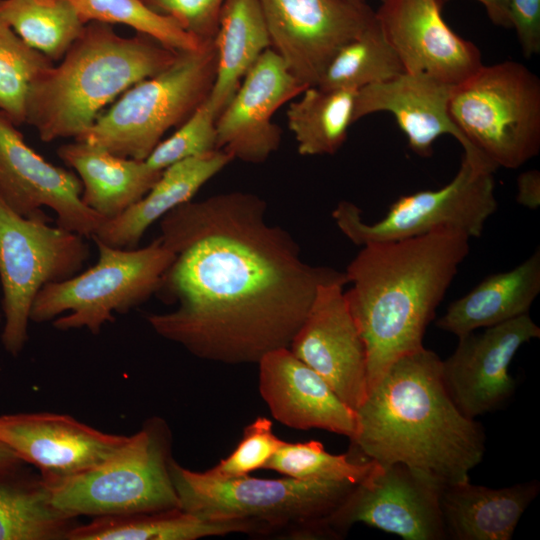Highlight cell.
<instances>
[{
	"mask_svg": "<svg viewBox=\"0 0 540 540\" xmlns=\"http://www.w3.org/2000/svg\"><path fill=\"white\" fill-rule=\"evenodd\" d=\"M450 115L466 139L464 155L516 169L540 150V80L524 64L482 65L452 87Z\"/></svg>",
	"mask_w": 540,
	"mask_h": 540,
	"instance_id": "cell-6",
	"label": "cell"
},
{
	"mask_svg": "<svg viewBox=\"0 0 540 540\" xmlns=\"http://www.w3.org/2000/svg\"><path fill=\"white\" fill-rule=\"evenodd\" d=\"M232 161L229 153L216 149L168 166L143 198L120 216L105 220L92 238L115 248H137L148 227L191 201L205 183Z\"/></svg>",
	"mask_w": 540,
	"mask_h": 540,
	"instance_id": "cell-22",
	"label": "cell"
},
{
	"mask_svg": "<svg viewBox=\"0 0 540 540\" xmlns=\"http://www.w3.org/2000/svg\"><path fill=\"white\" fill-rule=\"evenodd\" d=\"M178 52L148 35L123 37L110 24L89 22L60 64L31 82L25 124L34 127L43 142L76 139L106 105L168 68Z\"/></svg>",
	"mask_w": 540,
	"mask_h": 540,
	"instance_id": "cell-4",
	"label": "cell"
},
{
	"mask_svg": "<svg viewBox=\"0 0 540 540\" xmlns=\"http://www.w3.org/2000/svg\"><path fill=\"white\" fill-rule=\"evenodd\" d=\"M376 462L351 459L349 454H331L319 441L283 442L264 469L299 480L336 481L359 484L375 468Z\"/></svg>",
	"mask_w": 540,
	"mask_h": 540,
	"instance_id": "cell-32",
	"label": "cell"
},
{
	"mask_svg": "<svg viewBox=\"0 0 540 540\" xmlns=\"http://www.w3.org/2000/svg\"><path fill=\"white\" fill-rule=\"evenodd\" d=\"M451 85L423 73L403 72L368 85L356 93L354 121L377 112L391 113L405 134L410 149L429 157L438 137L449 134L462 146L469 145L449 112Z\"/></svg>",
	"mask_w": 540,
	"mask_h": 540,
	"instance_id": "cell-21",
	"label": "cell"
},
{
	"mask_svg": "<svg viewBox=\"0 0 540 540\" xmlns=\"http://www.w3.org/2000/svg\"><path fill=\"white\" fill-rule=\"evenodd\" d=\"M282 58L267 49L249 69L234 96L217 117V148L233 160L261 164L281 144L275 112L304 89Z\"/></svg>",
	"mask_w": 540,
	"mask_h": 540,
	"instance_id": "cell-17",
	"label": "cell"
},
{
	"mask_svg": "<svg viewBox=\"0 0 540 540\" xmlns=\"http://www.w3.org/2000/svg\"><path fill=\"white\" fill-rule=\"evenodd\" d=\"M24 462L9 447L0 442V472H11L23 467Z\"/></svg>",
	"mask_w": 540,
	"mask_h": 540,
	"instance_id": "cell-41",
	"label": "cell"
},
{
	"mask_svg": "<svg viewBox=\"0 0 540 540\" xmlns=\"http://www.w3.org/2000/svg\"><path fill=\"white\" fill-rule=\"evenodd\" d=\"M214 44L216 76L208 101L218 117L249 69L271 48L260 0H225Z\"/></svg>",
	"mask_w": 540,
	"mask_h": 540,
	"instance_id": "cell-26",
	"label": "cell"
},
{
	"mask_svg": "<svg viewBox=\"0 0 540 540\" xmlns=\"http://www.w3.org/2000/svg\"><path fill=\"white\" fill-rule=\"evenodd\" d=\"M0 20L53 62L64 57L85 26L68 0H0Z\"/></svg>",
	"mask_w": 540,
	"mask_h": 540,
	"instance_id": "cell-30",
	"label": "cell"
},
{
	"mask_svg": "<svg viewBox=\"0 0 540 540\" xmlns=\"http://www.w3.org/2000/svg\"><path fill=\"white\" fill-rule=\"evenodd\" d=\"M54 62L29 46L0 20V111L15 125L25 124L31 82Z\"/></svg>",
	"mask_w": 540,
	"mask_h": 540,
	"instance_id": "cell-34",
	"label": "cell"
},
{
	"mask_svg": "<svg viewBox=\"0 0 540 540\" xmlns=\"http://www.w3.org/2000/svg\"><path fill=\"white\" fill-rule=\"evenodd\" d=\"M84 24H123L148 35L174 51L194 50L204 43L184 31L174 20L161 16L141 0H68Z\"/></svg>",
	"mask_w": 540,
	"mask_h": 540,
	"instance_id": "cell-33",
	"label": "cell"
},
{
	"mask_svg": "<svg viewBox=\"0 0 540 540\" xmlns=\"http://www.w3.org/2000/svg\"><path fill=\"white\" fill-rule=\"evenodd\" d=\"M257 364L259 392L275 420L294 429L317 428L354 437L356 411L289 348L273 350Z\"/></svg>",
	"mask_w": 540,
	"mask_h": 540,
	"instance_id": "cell-20",
	"label": "cell"
},
{
	"mask_svg": "<svg viewBox=\"0 0 540 540\" xmlns=\"http://www.w3.org/2000/svg\"><path fill=\"white\" fill-rule=\"evenodd\" d=\"M84 238L50 226L49 220L20 216L0 197L1 342L12 356L20 354L28 340L30 311L38 292L78 274L88 260Z\"/></svg>",
	"mask_w": 540,
	"mask_h": 540,
	"instance_id": "cell-10",
	"label": "cell"
},
{
	"mask_svg": "<svg viewBox=\"0 0 540 540\" xmlns=\"http://www.w3.org/2000/svg\"><path fill=\"white\" fill-rule=\"evenodd\" d=\"M511 28L517 34L522 53L530 58L540 53V0H511Z\"/></svg>",
	"mask_w": 540,
	"mask_h": 540,
	"instance_id": "cell-38",
	"label": "cell"
},
{
	"mask_svg": "<svg viewBox=\"0 0 540 540\" xmlns=\"http://www.w3.org/2000/svg\"><path fill=\"white\" fill-rule=\"evenodd\" d=\"M441 362L425 347L396 360L356 410L350 441L362 458L403 464L444 487L469 480L485 434L451 399Z\"/></svg>",
	"mask_w": 540,
	"mask_h": 540,
	"instance_id": "cell-2",
	"label": "cell"
},
{
	"mask_svg": "<svg viewBox=\"0 0 540 540\" xmlns=\"http://www.w3.org/2000/svg\"><path fill=\"white\" fill-rule=\"evenodd\" d=\"M244 533L254 536L251 524L210 521L181 508L123 515L93 517L75 525L66 540H197Z\"/></svg>",
	"mask_w": 540,
	"mask_h": 540,
	"instance_id": "cell-27",
	"label": "cell"
},
{
	"mask_svg": "<svg viewBox=\"0 0 540 540\" xmlns=\"http://www.w3.org/2000/svg\"><path fill=\"white\" fill-rule=\"evenodd\" d=\"M346 284L335 281L318 287L289 349L356 411L368 392L367 357L345 296Z\"/></svg>",
	"mask_w": 540,
	"mask_h": 540,
	"instance_id": "cell-15",
	"label": "cell"
},
{
	"mask_svg": "<svg viewBox=\"0 0 540 540\" xmlns=\"http://www.w3.org/2000/svg\"><path fill=\"white\" fill-rule=\"evenodd\" d=\"M540 292V250L515 268L490 275L453 301L436 326L458 338L528 314Z\"/></svg>",
	"mask_w": 540,
	"mask_h": 540,
	"instance_id": "cell-25",
	"label": "cell"
},
{
	"mask_svg": "<svg viewBox=\"0 0 540 540\" xmlns=\"http://www.w3.org/2000/svg\"><path fill=\"white\" fill-rule=\"evenodd\" d=\"M217 116L208 98L167 139L162 140L145 159L153 170L163 171L168 166L217 148Z\"/></svg>",
	"mask_w": 540,
	"mask_h": 540,
	"instance_id": "cell-35",
	"label": "cell"
},
{
	"mask_svg": "<svg viewBox=\"0 0 540 540\" xmlns=\"http://www.w3.org/2000/svg\"><path fill=\"white\" fill-rule=\"evenodd\" d=\"M517 202L529 209L540 206V172L529 170L521 173L517 178Z\"/></svg>",
	"mask_w": 540,
	"mask_h": 540,
	"instance_id": "cell-39",
	"label": "cell"
},
{
	"mask_svg": "<svg viewBox=\"0 0 540 540\" xmlns=\"http://www.w3.org/2000/svg\"><path fill=\"white\" fill-rule=\"evenodd\" d=\"M403 72L402 63L375 16L357 37L336 52L316 86L326 90L358 91Z\"/></svg>",
	"mask_w": 540,
	"mask_h": 540,
	"instance_id": "cell-31",
	"label": "cell"
},
{
	"mask_svg": "<svg viewBox=\"0 0 540 540\" xmlns=\"http://www.w3.org/2000/svg\"><path fill=\"white\" fill-rule=\"evenodd\" d=\"M495 171L485 162L463 154L460 168L448 184L399 197L381 220L366 223L360 208L349 201H341L332 217L339 230L360 247L440 229L458 230L478 238L498 206Z\"/></svg>",
	"mask_w": 540,
	"mask_h": 540,
	"instance_id": "cell-11",
	"label": "cell"
},
{
	"mask_svg": "<svg viewBox=\"0 0 540 540\" xmlns=\"http://www.w3.org/2000/svg\"><path fill=\"white\" fill-rule=\"evenodd\" d=\"M469 240L464 232L440 229L366 244L349 263L345 296L366 348L368 390L396 360L424 347L426 327L468 255Z\"/></svg>",
	"mask_w": 540,
	"mask_h": 540,
	"instance_id": "cell-3",
	"label": "cell"
},
{
	"mask_svg": "<svg viewBox=\"0 0 540 540\" xmlns=\"http://www.w3.org/2000/svg\"><path fill=\"white\" fill-rule=\"evenodd\" d=\"M283 442L274 434L272 422L259 416L244 427L242 438L235 449L206 472L217 478L249 475L264 469Z\"/></svg>",
	"mask_w": 540,
	"mask_h": 540,
	"instance_id": "cell-36",
	"label": "cell"
},
{
	"mask_svg": "<svg viewBox=\"0 0 540 540\" xmlns=\"http://www.w3.org/2000/svg\"><path fill=\"white\" fill-rule=\"evenodd\" d=\"M444 2L448 0H443ZM483 4L490 20L504 28H511L509 7L511 0H477Z\"/></svg>",
	"mask_w": 540,
	"mask_h": 540,
	"instance_id": "cell-40",
	"label": "cell"
},
{
	"mask_svg": "<svg viewBox=\"0 0 540 540\" xmlns=\"http://www.w3.org/2000/svg\"><path fill=\"white\" fill-rule=\"evenodd\" d=\"M82 190L75 173L36 153L0 111V197L11 210L50 221L42 210L46 206L55 212L57 226L92 238L106 219L82 202Z\"/></svg>",
	"mask_w": 540,
	"mask_h": 540,
	"instance_id": "cell-14",
	"label": "cell"
},
{
	"mask_svg": "<svg viewBox=\"0 0 540 540\" xmlns=\"http://www.w3.org/2000/svg\"><path fill=\"white\" fill-rule=\"evenodd\" d=\"M57 154L77 172L82 202L106 220L120 216L143 198L162 174L145 160L120 157L83 141L63 144Z\"/></svg>",
	"mask_w": 540,
	"mask_h": 540,
	"instance_id": "cell-24",
	"label": "cell"
},
{
	"mask_svg": "<svg viewBox=\"0 0 540 540\" xmlns=\"http://www.w3.org/2000/svg\"><path fill=\"white\" fill-rule=\"evenodd\" d=\"M97 263L61 282L44 286L30 311V321H52L61 331L85 328L94 335L155 295L174 254L156 238L142 248L121 249L92 238Z\"/></svg>",
	"mask_w": 540,
	"mask_h": 540,
	"instance_id": "cell-9",
	"label": "cell"
},
{
	"mask_svg": "<svg viewBox=\"0 0 540 540\" xmlns=\"http://www.w3.org/2000/svg\"><path fill=\"white\" fill-rule=\"evenodd\" d=\"M442 488L403 464L376 463L333 514L331 528L336 539L364 523L405 540H442Z\"/></svg>",
	"mask_w": 540,
	"mask_h": 540,
	"instance_id": "cell-13",
	"label": "cell"
},
{
	"mask_svg": "<svg viewBox=\"0 0 540 540\" xmlns=\"http://www.w3.org/2000/svg\"><path fill=\"white\" fill-rule=\"evenodd\" d=\"M180 508L210 521L249 523L255 536L336 539L330 521L356 484L266 479L245 475L217 478L171 463Z\"/></svg>",
	"mask_w": 540,
	"mask_h": 540,
	"instance_id": "cell-5",
	"label": "cell"
},
{
	"mask_svg": "<svg viewBox=\"0 0 540 540\" xmlns=\"http://www.w3.org/2000/svg\"><path fill=\"white\" fill-rule=\"evenodd\" d=\"M128 438L98 430L66 414L0 415V442L24 463L37 467L44 481L70 477L102 464Z\"/></svg>",
	"mask_w": 540,
	"mask_h": 540,
	"instance_id": "cell-19",
	"label": "cell"
},
{
	"mask_svg": "<svg viewBox=\"0 0 540 540\" xmlns=\"http://www.w3.org/2000/svg\"><path fill=\"white\" fill-rule=\"evenodd\" d=\"M539 482L490 488L470 480L444 486L440 505L446 537L454 540H510L536 498Z\"/></svg>",
	"mask_w": 540,
	"mask_h": 540,
	"instance_id": "cell-23",
	"label": "cell"
},
{
	"mask_svg": "<svg viewBox=\"0 0 540 540\" xmlns=\"http://www.w3.org/2000/svg\"><path fill=\"white\" fill-rule=\"evenodd\" d=\"M271 49L304 86H316L336 52L375 19L365 0H260Z\"/></svg>",
	"mask_w": 540,
	"mask_h": 540,
	"instance_id": "cell-12",
	"label": "cell"
},
{
	"mask_svg": "<svg viewBox=\"0 0 540 540\" xmlns=\"http://www.w3.org/2000/svg\"><path fill=\"white\" fill-rule=\"evenodd\" d=\"M357 91L309 86L291 102L287 125L302 156L334 155L354 121Z\"/></svg>",
	"mask_w": 540,
	"mask_h": 540,
	"instance_id": "cell-29",
	"label": "cell"
},
{
	"mask_svg": "<svg viewBox=\"0 0 540 540\" xmlns=\"http://www.w3.org/2000/svg\"><path fill=\"white\" fill-rule=\"evenodd\" d=\"M0 472V540H66L78 518L58 510L42 478Z\"/></svg>",
	"mask_w": 540,
	"mask_h": 540,
	"instance_id": "cell-28",
	"label": "cell"
},
{
	"mask_svg": "<svg viewBox=\"0 0 540 540\" xmlns=\"http://www.w3.org/2000/svg\"><path fill=\"white\" fill-rule=\"evenodd\" d=\"M172 432L153 416L110 459L85 472L44 481L63 513L101 517L180 508L171 476Z\"/></svg>",
	"mask_w": 540,
	"mask_h": 540,
	"instance_id": "cell-7",
	"label": "cell"
},
{
	"mask_svg": "<svg viewBox=\"0 0 540 540\" xmlns=\"http://www.w3.org/2000/svg\"><path fill=\"white\" fill-rule=\"evenodd\" d=\"M0 322H1V314H0Z\"/></svg>",
	"mask_w": 540,
	"mask_h": 540,
	"instance_id": "cell-42",
	"label": "cell"
},
{
	"mask_svg": "<svg viewBox=\"0 0 540 540\" xmlns=\"http://www.w3.org/2000/svg\"><path fill=\"white\" fill-rule=\"evenodd\" d=\"M540 337L529 314L459 337L455 351L441 362L445 387L467 417L492 412L515 391L509 366L520 347Z\"/></svg>",
	"mask_w": 540,
	"mask_h": 540,
	"instance_id": "cell-16",
	"label": "cell"
},
{
	"mask_svg": "<svg viewBox=\"0 0 540 540\" xmlns=\"http://www.w3.org/2000/svg\"><path fill=\"white\" fill-rule=\"evenodd\" d=\"M266 210L258 195L231 191L188 201L160 219L159 239L174 258L155 295L175 308L146 317L155 333L200 359L231 365L289 348L318 287L347 278L305 262Z\"/></svg>",
	"mask_w": 540,
	"mask_h": 540,
	"instance_id": "cell-1",
	"label": "cell"
},
{
	"mask_svg": "<svg viewBox=\"0 0 540 540\" xmlns=\"http://www.w3.org/2000/svg\"><path fill=\"white\" fill-rule=\"evenodd\" d=\"M216 66L214 40L179 51L168 68L127 89L75 140L145 160L169 129L182 125L209 97Z\"/></svg>",
	"mask_w": 540,
	"mask_h": 540,
	"instance_id": "cell-8",
	"label": "cell"
},
{
	"mask_svg": "<svg viewBox=\"0 0 540 540\" xmlns=\"http://www.w3.org/2000/svg\"><path fill=\"white\" fill-rule=\"evenodd\" d=\"M443 0H383L376 19L405 72L457 85L482 63L479 48L442 16Z\"/></svg>",
	"mask_w": 540,
	"mask_h": 540,
	"instance_id": "cell-18",
	"label": "cell"
},
{
	"mask_svg": "<svg viewBox=\"0 0 540 540\" xmlns=\"http://www.w3.org/2000/svg\"><path fill=\"white\" fill-rule=\"evenodd\" d=\"M381 1H383V0H381Z\"/></svg>",
	"mask_w": 540,
	"mask_h": 540,
	"instance_id": "cell-43",
	"label": "cell"
},
{
	"mask_svg": "<svg viewBox=\"0 0 540 540\" xmlns=\"http://www.w3.org/2000/svg\"><path fill=\"white\" fill-rule=\"evenodd\" d=\"M155 13L174 20L198 41H213L225 0H141Z\"/></svg>",
	"mask_w": 540,
	"mask_h": 540,
	"instance_id": "cell-37",
	"label": "cell"
}]
</instances>
